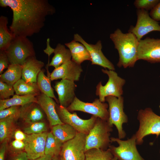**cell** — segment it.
Wrapping results in <instances>:
<instances>
[{"instance_id": "obj_10", "label": "cell", "mask_w": 160, "mask_h": 160, "mask_svg": "<svg viewBox=\"0 0 160 160\" xmlns=\"http://www.w3.org/2000/svg\"><path fill=\"white\" fill-rule=\"evenodd\" d=\"M87 135L78 133L72 139L63 143L60 156L62 160H85Z\"/></svg>"}, {"instance_id": "obj_19", "label": "cell", "mask_w": 160, "mask_h": 160, "mask_svg": "<svg viewBox=\"0 0 160 160\" xmlns=\"http://www.w3.org/2000/svg\"><path fill=\"white\" fill-rule=\"evenodd\" d=\"M46 116L43 110L37 103L31 102L20 106V119L28 124L43 121Z\"/></svg>"}, {"instance_id": "obj_47", "label": "cell", "mask_w": 160, "mask_h": 160, "mask_svg": "<svg viewBox=\"0 0 160 160\" xmlns=\"http://www.w3.org/2000/svg\"></svg>"}, {"instance_id": "obj_21", "label": "cell", "mask_w": 160, "mask_h": 160, "mask_svg": "<svg viewBox=\"0 0 160 160\" xmlns=\"http://www.w3.org/2000/svg\"><path fill=\"white\" fill-rule=\"evenodd\" d=\"M65 44L70 51L71 60L76 63L81 65L85 61H91V57L88 50L81 43L73 40Z\"/></svg>"}, {"instance_id": "obj_6", "label": "cell", "mask_w": 160, "mask_h": 160, "mask_svg": "<svg viewBox=\"0 0 160 160\" xmlns=\"http://www.w3.org/2000/svg\"><path fill=\"white\" fill-rule=\"evenodd\" d=\"M105 101L108 103L109 118L107 121L108 124L113 126L114 125L118 132L119 138L122 139L126 134L123 130L122 124L128 121V118L124 111V98L122 96L118 97L109 96L105 98Z\"/></svg>"}, {"instance_id": "obj_14", "label": "cell", "mask_w": 160, "mask_h": 160, "mask_svg": "<svg viewBox=\"0 0 160 160\" xmlns=\"http://www.w3.org/2000/svg\"><path fill=\"white\" fill-rule=\"evenodd\" d=\"M48 133L26 134V138L23 141L24 150L29 160L36 159L45 154V144Z\"/></svg>"}, {"instance_id": "obj_1", "label": "cell", "mask_w": 160, "mask_h": 160, "mask_svg": "<svg viewBox=\"0 0 160 160\" xmlns=\"http://www.w3.org/2000/svg\"><path fill=\"white\" fill-rule=\"evenodd\" d=\"M0 6L9 7L13 13L10 31L15 36H31L44 27L47 17L55 12L47 0H0Z\"/></svg>"}, {"instance_id": "obj_32", "label": "cell", "mask_w": 160, "mask_h": 160, "mask_svg": "<svg viewBox=\"0 0 160 160\" xmlns=\"http://www.w3.org/2000/svg\"><path fill=\"white\" fill-rule=\"evenodd\" d=\"M47 125L43 121L28 124L23 129V132L27 135L40 134L47 132Z\"/></svg>"}, {"instance_id": "obj_33", "label": "cell", "mask_w": 160, "mask_h": 160, "mask_svg": "<svg viewBox=\"0 0 160 160\" xmlns=\"http://www.w3.org/2000/svg\"><path fill=\"white\" fill-rule=\"evenodd\" d=\"M20 106H12L0 110V120L9 118L17 121L20 118Z\"/></svg>"}, {"instance_id": "obj_44", "label": "cell", "mask_w": 160, "mask_h": 160, "mask_svg": "<svg viewBox=\"0 0 160 160\" xmlns=\"http://www.w3.org/2000/svg\"><path fill=\"white\" fill-rule=\"evenodd\" d=\"M52 160H62L59 156H54L52 158Z\"/></svg>"}, {"instance_id": "obj_46", "label": "cell", "mask_w": 160, "mask_h": 160, "mask_svg": "<svg viewBox=\"0 0 160 160\" xmlns=\"http://www.w3.org/2000/svg\"><path fill=\"white\" fill-rule=\"evenodd\" d=\"M159 107H160V105H159Z\"/></svg>"}, {"instance_id": "obj_38", "label": "cell", "mask_w": 160, "mask_h": 160, "mask_svg": "<svg viewBox=\"0 0 160 160\" xmlns=\"http://www.w3.org/2000/svg\"><path fill=\"white\" fill-rule=\"evenodd\" d=\"M149 14L151 17L154 20L160 21V1L151 10Z\"/></svg>"}, {"instance_id": "obj_25", "label": "cell", "mask_w": 160, "mask_h": 160, "mask_svg": "<svg viewBox=\"0 0 160 160\" xmlns=\"http://www.w3.org/2000/svg\"><path fill=\"white\" fill-rule=\"evenodd\" d=\"M54 55L49 66L56 68L71 60L72 56L70 50L61 44H57L55 49Z\"/></svg>"}, {"instance_id": "obj_37", "label": "cell", "mask_w": 160, "mask_h": 160, "mask_svg": "<svg viewBox=\"0 0 160 160\" xmlns=\"http://www.w3.org/2000/svg\"><path fill=\"white\" fill-rule=\"evenodd\" d=\"M9 65L8 58L5 51L0 50V74L7 68Z\"/></svg>"}, {"instance_id": "obj_13", "label": "cell", "mask_w": 160, "mask_h": 160, "mask_svg": "<svg viewBox=\"0 0 160 160\" xmlns=\"http://www.w3.org/2000/svg\"><path fill=\"white\" fill-rule=\"evenodd\" d=\"M138 59L151 63L160 62V39L147 37L140 41Z\"/></svg>"}, {"instance_id": "obj_18", "label": "cell", "mask_w": 160, "mask_h": 160, "mask_svg": "<svg viewBox=\"0 0 160 160\" xmlns=\"http://www.w3.org/2000/svg\"><path fill=\"white\" fill-rule=\"evenodd\" d=\"M36 97L37 103L43 110L51 126L64 124L57 114L56 110L57 104L53 99L42 93Z\"/></svg>"}, {"instance_id": "obj_40", "label": "cell", "mask_w": 160, "mask_h": 160, "mask_svg": "<svg viewBox=\"0 0 160 160\" xmlns=\"http://www.w3.org/2000/svg\"><path fill=\"white\" fill-rule=\"evenodd\" d=\"M14 136L15 140L24 141L26 137V134L20 130H16Z\"/></svg>"}, {"instance_id": "obj_42", "label": "cell", "mask_w": 160, "mask_h": 160, "mask_svg": "<svg viewBox=\"0 0 160 160\" xmlns=\"http://www.w3.org/2000/svg\"><path fill=\"white\" fill-rule=\"evenodd\" d=\"M50 39L48 38L47 40V47L44 50V52L48 56V59L49 60L50 55L53 53H54L55 49L52 48L50 45Z\"/></svg>"}, {"instance_id": "obj_26", "label": "cell", "mask_w": 160, "mask_h": 160, "mask_svg": "<svg viewBox=\"0 0 160 160\" xmlns=\"http://www.w3.org/2000/svg\"><path fill=\"white\" fill-rule=\"evenodd\" d=\"M23 66L18 65L10 64L7 70L0 75V80L9 85H13L21 79Z\"/></svg>"}, {"instance_id": "obj_20", "label": "cell", "mask_w": 160, "mask_h": 160, "mask_svg": "<svg viewBox=\"0 0 160 160\" xmlns=\"http://www.w3.org/2000/svg\"><path fill=\"white\" fill-rule=\"evenodd\" d=\"M44 66V63L35 56L29 57L22 65L21 79L27 82L36 83L38 75Z\"/></svg>"}, {"instance_id": "obj_36", "label": "cell", "mask_w": 160, "mask_h": 160, "mask_svg": "<svg viewBox=\"0 0 160 160\" xmlns=\"http://www.w3.org/2000/svg\"><path fill=\"white\" fill-rule=\"evenodd\" d=\"M25 146L23 141L15 140L10 143L9 149L12 152L16 154L23 151L25 150Z\"/></svg>"}, {"instance_id": "obj_28", "label": "cell", "mask_w": 160, "mask_h": 160, "mask_svg": "<svg viewBox=\"0 0 160 160\" xmlns=\"http://www.w3.org/2000/svg\"><path fill=\"white\" fill-rule=\"evenodd\" d=\"M13 87L16 94L18 95L36 96L41 93L36 83L27 82L22 79L16 82Z\"/></svg>"}, {"instance_id": "obj_31", "label": "cell", "mask_w": 160, "mask_h": 160, "mask_svg": "<svg viewBox=\"0 0 160 160\" xmlns=\"http://www.w3.org/2000/svg\"><path fill=\"white\" fill-rule=\"evenodd\" d=\"M85 160H111L114 156L108 148L106 150L92 148L85 152Z\"/></svg>"}, {"instance_id": "obj_41", "label": "cell", "mask_w": 160, "mask_h": 160, "mask_svg": "<svg viewBox=\"0 0 160 160\" xmlns=\"http://www.w3.org/2000/svg\"><path fill=\"white\" fill-rule=\"evenodd\" d=\"M11 160H29L25 151H22L15 154Z\"/></svg>"}, {"instance_id": "obj_34", "label": "cell", "mask_w": 160, "mask_h": 160, "mask_svg": "<svg viewBox=\"0 0 160 160\" xmlns=\"http://www.w3.org/2000/svg\"><path fill=\"white\" fill-rule=\"evenodd\" d=\"M15 90L13 86L0 80V100L9 99L14 95Z\"/></svg>"}, {"instance_id": "obj_17", "label": "cell", "mask_w": 160, "mask_h": 160, "mask_svg": "<svg viewBox=\"0 0 160 160\" xmlns=\"http://www.w3.org/2000/svg\"><path fill=\"white\" fill-rule=\"evenodd\" d=\"M76 87L74 81L67 79H61L56 83L54 88L60 105L67 108L71 105L76 97L75 91Z\"/></svg>"}, {"instance_id": "obj_29", "label": "cell", "mask_w": 160, "mask_h": 160, "mask_svg": "<svg viewBox=\"0 0 160 160\" xmlns=\"http://www.w3.org/2000/svg\"><path fill=\"white\" fill-rule=\"evenodd\" d=\"M63 144L51 132H49L45 144V154L53 157L59 156Z\"/></svg>"}, {"instance_id": "obj_30", "label": "cell", "mask_w": 160, "mask_h": 160, "mask_svg": "<svg viewBox=\"0 0 160 160\" xmlns=\"http://www.w3.org/2000/svg\"><path fill=\"white\" fill-rule=\"evenodd\" d=\"M12 118H8L0 120V141L8 140L14 135L15 130V122Z\"/></svg>"}, {"instance_id": "obj_9", "label": "cell", "mask_w": 160, "mask_h": 160, "mask_svg": "<svg viewBox=\"0 0 160 160\" xmlns=\"http://www.w3.org/2000/svg\"><path fill=\"white\" fill-rule=\"evenodd\" d=\"M110 139L111 142H116L119 145L116 147L110 145L109 148L113 156L118 160H145L137 149L135 134L126 140L114 137H111Z\"/></svg>"}, {"instance_id": "obj_22", "label": "cell", "mask_w": 160, "mask_h": 160, "mask_svg": "<svg viewBox=\"0 0 160 160\" xmlns=\"http://www.w3.org/2000/svg\"><path fill=\"white\" fill-rule=\"evenodd\" d=\"M36 96L33 95H14L12 97L5 100H0V110L12 106H23L31 102L37 103Z\"/></svg>"}, {"instance_id": "obj_35", "label": "cell", "mask_w": 160, "mask_h": 160, "mask_svg": "<svg viewBox=\"0 0 160 160\" xmlns=\"http://www.w3.org/2000/svg\"><path fill=\"white\" fill-rule=\"evenodd\" d=\"M159 0H136L134 3L138 9L151 10L159 2Z\"/></svg>"}, {"instance_id": "obj_15", "label": "cell", "mask_w": 160, "mask_h": 160, "mask_svg": "<svg viewBox=\"0 0 160 160\" xmlns=\"http://www.w3.org/2000/svg\"><path fill=\"white\" fill-rule=\"evenodd\" d=\"M73 40L81 43L86 47L91 57L92 65H98L105 68L114 71V65L105 56L102 52V46L100 40L98 41L95 44H89L77 33L74 34Z\"/></svg>"}, {"instance_id": "obj_5", "label": "cell", "mask_w": 160, "mask_h": 160, "mask_svg": "<svg viewBox=\"0 0 160 160\" xmlns=\"http://www.w3.org/2000/svg\"><path fill=\"white\" fill-rule=\"evenodd\" d=\"M137 119L139 123V129L135 134L136 143L142 144L143 138L150 134H155L157 137L160 134V116L156 114L150 108L141 109L138 112Z\"/></svg>"}, {"instance_id": "obj_4", "label": "cell", "mask_w": 160, "mask_h": 160, "mask_svg": "<svg viewBox=\"0 0 160 160\" xmlns=\"http://www.w3.org/2000/svg\"><path fill=\"white\" fill-rule=\"evenodd\" d=\"M10 64L23 65L29 57L35 56L32 42L27 37L17 36L5 51Z\"/></svg>"}, {"instance_id": "obj_2", "label": "cell", "mask_w": 160, "mask_h": 160, "mask_svg": "<svg viewBox=\"0 0 160 160\" xmlns=\"http://www.w3.org/2000/svg\"><path fill=\"white\" fill-rule=\"evenodd\" d=\"M110 38L118 52L119 61L117 65L124 68L132 67L138 60L139 41L132 33H123L119 28L110 34Z\"/></svg>"}, {"instance_id": "obj_11", "label": "cell", "mask_w": 160, "mask_h": 160, "mask_svg": "<svg viewBox=\"0 0 160 160\" xmlns=\"http://www.w3.org/2000/svg\"><path fill=\"white\" fill-rule=\"evenodd\" d=\"M108 107V104L101 102L98 98L89 103L84 102L75 97L73 101L66 108L69 112L81 111L107 121L109 116Z\"/></svg>"}, {"instance_id": "obj_27", "label": "cell", "mask_w": 160, "mask_h": 160, "mask_svg": "<svg viewBox=\"0 0 160 160\" xmlns=\"http://www.w3.org/2000/svg\"><path fill=\"white\" fill-rule=\"evenodd\" d=\"M47 76H46L42 69L38 75L36 83L41 92L48 97L54 99L57 103L58 100L55 97L51 84L50 74L47 70Z\"/></svg>"}, {"instance_id": "obj_16", "label": "cell", "mask_w": 160, "mask_h": 160, "mask_svg": "<svg viewBox=\"0 0 160 160\" xmlns=\"http://www.w3.org/2000/svg\"><path fill=\"white\" fill-rule=\"evenodd\" d=\"M82 71L81 65L71 60L55 68L50 73V79L51 81L61 79L77 81Z\"/></svg>"}, {"instance_id": "obj_24", "label": "cell", "mask_w": 160, "mask_h": 160, "mask_svg": "<svg viewBox=\"0 0 160 160\" xmlns=\"http://www.w3.org/2000/svg\"><path fill=\"white\" fill-rule=\"evenodd\" d=\"M8 18L5 16L0 17V50L5 51L15 37L9 30L7 25Z\"/></svg>"}, {"instance_id": "obj_39", "label": "cell", "mask_w": 160, "mask_h": 160, "mask_svg": "<svg viewBox=\"0 0 160 160\" xmlns=\"http://www.w3.org/2000/svg\"><path fill=\"white\" fill-rule=\"evenodd\" d=\"M7 140H5L2 143L0 148V160H4L7 148Z\"/></svg>"}, {"instance_id": "obj_45", "label": "cell", "mask_w": 160, "mask_h": 160, "mask_svg": "<svg viewBox=\"0 0 160 160\" xmlns=\"http://www.w3.org/2000/svg\"><path fill=\"white\" fill-rule=\"evenodd\" d=\"M111 160H118L117 158L115 157L114 156L113 158Z\"/></svg>"}, {"instance_id": "obj_8", "label": "cell", "mask_w": 160, "mask_h": 160, "mask_svg": "<svg viewBox=\"0 0 160 160\" xmlns=\"http://www.w3.org/2000/svg\"><path fill=\"white\" fill-rule=\"evenodd\" d=\"M56 110L61 121L74 128L79 133L87 135L93 127L98 117L92 116L88 119L79 117L76 113H71L65 108L56 104Z\"/></svg>"}, {"instance_id": "obj_3", "label": "cell", "mask_w": 160, "mask_h": 160, "mask_svg": "<svg viewBox=\"0 0 160 160\" xmlns=\"http://www.w3.org/2000/svg\"><path fill=\"white\" fill-rule=\"evenodd\" d=\"M112 127L107 121L97 118L87 136L85 151L92 148L107 150L111 142L110 136Z\"/></svg>"}, {"instance_id": "obj_12", "label": "cell", "mask_w": 160, "mask_h": 160, "mask_svg": "<svg viewBox=\"0 0 160 160\" xmlns=\"http://www.w3.org/2000/svg\"><path fill=\"white\" fill-rule=\"evenodd\" d=\"M137 19L135 26L130 28L129 32L133 33L139 41L145 35L152 31L160 32V25L152 18L148 11L137 9Z\"/></svg>"}, {"instance_id": "obj_43", "label": "cell", "mask_w": 160, "mask_h": 160, "mask_svg": "<svg viewBox=\"0 0 160 160\" xmlns=\"http://www.w3.org/2000/svg\"><path fill=\"white\" fill-rule=\"evenodd\" d=\"M52 158L51 156L44 154L36 159L31 160H52Z\"/></svg>"}, {"instance_id": "obj_7", "label": "cell", "mask_w": 160, "mask_h": 160, "mask_svg": "<svg viewBox=\"0 0 160 160\" xmlns=\"http://www.w3.org/2000/svg\"><path fill=\"white\" fill-rule=\"evenodd\" d=\"M102 71L108 76V79L105 85H103L100 82L96 86V94L98 96L100 100L104 103L107 96H112L118 97L121 96L125 80L118 76L114 71L102 69Z\"/></svg>"}, {"instance_id": "obj_23", "label": "cell", "mask_w": 160, "mask_h": 160, "mask_svg": "<svg viewBox=\"0 0 160 160\" xmlns=\"http://www.w3.org/2000/svg\"><path fill=\"white\" fill-rule=\"evenodd\" d=\"M51 132L63 143L73 138L79 133L71 126L64 123L52 127Z\"/></svg>"}]
</instances>
